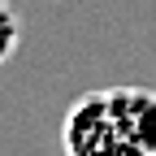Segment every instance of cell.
Here are the masks:
<instances>
[{"label":"cell","mask_w":156,"mask_h":156,"mask_svg":"<svg viewBox=\"0 0 156 156\" xmlns=\"http://www.w3.org/2000/svg\"><path fill=\"white\" fill-rule=\"evenodd\" d=\"M17 39H22V22H17V13L9 5H0V65L17 52Z\"/></svg>","instance_id":"obj_3"},{"label":"cell","mask_w":156,"mask_h":156,"mask_svg":"<svg viewBox=\"0 0 156 156\" xmlns=\"http://www.w3.org/2000/svg\"><path fill=\"white\" fill-rule=\"evenodd\" d=\"M61 143H65V156H130L122 134H117V122L108 113V95L104 91L83 95L65 113Z\"/></svg>","instance_id":"obj_1"},{"label":"cell","mask_w":156,"mask_h":156,"mask_svg":"<svg viewBox=\"0 0 156 156\" xmlns=\"http://www.w3.org/2000/svg\"><path fill=\"white\" fill-rule=\"evenodd\" d=\"M108 113L130 156H156V91L152 87H113Z\"/></svg>","instance_id":"obj_2"}]
</instances>
